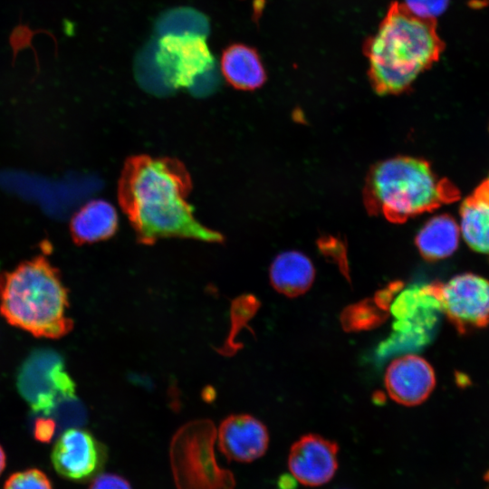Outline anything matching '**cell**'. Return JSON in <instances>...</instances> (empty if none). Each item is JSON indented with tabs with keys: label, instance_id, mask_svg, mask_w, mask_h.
I'll list each match as a JSON object with an SVG mask.
<instances>
[{
	"label": "cell",
	"instance_id": "2",
	"mask_svg": "<svg viewBox=\"0 0 489 489\" xmlns=\"http://www.w3.org/2000/svg\"><path fill=\"white\" fill-rule=\"evenodd\" d=\"M445 43L436 20L412 14L398 2L389 5L377 32L364 43L369 78L378 94H398L440 58Z\"/></svg>",
	"mask_w": 489,
	"mask_h": 489
},
{
	"label": "cell",
	"instance_id": "20",
	"mask_svg": "<svg viewBox=\"0 0 489 489\" xmlns=\"http://www.w3.org/2000/svg\"><path fill=\"white\" fill-rule=\"evenodd\" d=\"M88 489H132V487L124 477L107 473L96 475Z\"/></svg>",
	"mask_w": 489,
	"mask_h": 489
},
{
	"label": "cell",
	"instance_id": "6",
	"mask_svg": "<svg viewBox=\"0 0 489 489\" xmlns=\"http://www.w3.org/2000/svg\"><path fill=\"white\" fill-rule=\"evenodd\" d=\"M15 385L31 410L42 417L51 416L60 402L75 397L64 360L52 349L34 350L21 364Z\"/></svg>",
	"mask_w": 489,
	"mask_h": 489
},
{
	"label": "cell",
	"instance_id": "22",
	"mask_svg": "<svg viewBox=\"0 0 489 489\" xmlns=\"http://www.w3.org/2000/svg\"><path fill=\"white\" fill-rule=\"evenodd\" d=\"M5 466V454L2 446H0V475L4 471Z\"/></svg>",
	"mask_w": 489,
	"mask_h": 489
},
{
	"label": "cell",
	"instance_id": "7",
	"mask_svg": "<svg viewBox=\"0 0 489 489\" xmlns=\"http://www.w3.org/2000/svg\"><path fill=\"white\" fill-rule=\"evenodd\" d=\"M155 62L166 85L188 89L213 69L215 60L204 35L184 32L159 39Z\"/></svg>",
	"mask_w": 489,
	"mask_h": 489
},
{
	"label": "cell",
	"instance_id": "16",
	"mask_svg": "<svg viewBox=\"0 0 489 489\" xmlns=\"http://www.w3.org/2000/svg\"><path fill=\"white\" fill-rule=\"evenodd\" d=\"M270 282L280 293L296 297L312 286L315 271L311 260L298 251L278 254L270 266Z\"/></svg>",
	"mask_w": 489,
	"mask_h": 489
},
{
	"label": "cell",
	"instance_id": "17",
	"mask_svg": "<svg viewBox=\"0 0 489 489\" xmlns=\"http://www.w3.org/2000/svg\"><path fill=\"white\" fill-rule=\"evenodd\" d=\"M460 228L448 215L429 219L416 236V245L420 254L428 261L448 257L457 248Z\"/></svg>",
	"mask_w": 489,
	"mask_h": 489
},
{
	"label": "cell",
	"instance_id": "18",
	"mask_svg": "<svg viewBox=\"0 0 489 489\" xmlns=\"http://www.w3.org/2000/svg\"><path fill=\"white\" fill-rule=\"evenodd\" d=\"M3 489H53V485L43 472L30 468L10 475Z\"/></svg>",
	"mask_w": 489,
	"mask_h": 489
},
{
	"label": "cell",
	"instance_id": "8",
	"mask_svg": "<svg viewBox=\"0 0 489 489\" xmlns=\"http://www.w3.org/2000/svg\"><path fill=\"white\" fill-rule=\"evenodd\" d=\"M442 312L459 328L489 322V281L473 273L456 275L446 284L430 285Z\"/></svg>",
	"mask_w": 489,
	"mask_h": 489
},
{
	"label": "cell",
	"instance_id": "21",
	"mask_svg": "<svg viewBox=\"0 0 489 489\" xmlns=\"http://www.w3.org/2000/svg\"><path fill=\"white\" fill-rule=\"evenodd\" d=\"M56 429V423L52 418L46 417H39L35 420L34 426V438L43 443H47L53 437Z\"/></svg>",
	"mask_w": 489,
	"mask_h": 489
},
{
	"label": "cell",
	"instance_id": "9",
	"mask_svg": "<svg viewBox=\"0 0 489 489\" xmlns=\"http://www.w3.org/2000/svg\"><path fill=\"white\" fill-rule=\"evenodd\" d=\"M105 446L82 428L65 430L53 446L51 460L62 477L83 482L100 474L107 461Z\"/></svg>",
	"mask_w": 489,
	"mask_h": 489
},
{
	"label": "cell",
	"instance_id": "4",
	"mask_svg": "<svg viewBox=\"0 0 489 489\" xmlns=\"http://www.w3.org/2000/svg\"><path fill=\"white\" fill-rule=\"evenodd\" d=\"M458 198V189L439 178L427 161L406 156L372 167L363 190L369 212L393 223H403Z\"/></svg>",
	"mask_w": 489,
	"mask_h": 489
},
{
	"label": "cell",
	"instance_id": "23",
	"mask_svg": "<svg viewBox=\"0 0 489 489\" xmlns=\"http://www.w3.org/2000/svg\"><path fill=\"white\" fill-rule=\"evenodd\" d=\"M488 182H489V177L487 178Z\"/></svg>",
	"mask_w": 489,
	"mask_h": 489
},
{
	"label": "cell",
	"instance_id": "1",
	"mask_svg": "<svg viewBox=\"0 0 489 489\" xmlns=\"http://www.w3.org/2000/svg\"><path fill=\"white\" fill-rule=\"evenodd\" d=\"M191 188L190 175L178 159L137 155L125 161L118 199L140 244L168 237L224 241L220 233L195 218L187 201Z\"/></svg>",
	"mask_w": 489,
	"mask_h": 489
},
{
	"label": "cell",
	"instance_id": "13",
	"mask_svg": "<svg viewBox=\"0 0 489 489\" xmlns=\"http://www.w3.org/2000/svg\"><path fill=\"white\" fill-rule=\"evenodd\" d=\"M220 69L227 83L237 90L254 91L266 81V72L257 50L244 43H234L223 50Z\"/></svg>",
	"mask_w": 489,
	"mask_h": 489
},
{
	"label": "cell",
	"instance_id": "10",
	"mask_svg": "<svg viewBox=\"0 0 489 489\" xmlns=\"http://www.w3.org/2000/svg\"><path fill=\"white\" fill-rule=\"evenodd\" d=\"M338 445L308 434L294 442L288 455L290 474L301 484L316 487L329 483L338 469Z\"/></svg>",
	"mask_w": 489,
	"mask_h": 489
},
{
	"label": "cell",
	"instance_id": "3",
	"mask_svg": "<svg viewBox=\"0 0 489 489\" xmlns=\"http://www.w3.org/2000/svg\"><path fill=\"white\" fill-rule=\"evenodd\" d=\"M68 290L59 270L42 255L0 273V313L35 337L61 338L73 321L66 316Z\"/></svg>",
	"mask_w": 489,
	"mask_h": 489
},
{
	"label": "cell",
	"instance_id": "12",
	"mask_svg": "<svg viewBox=\"0 0 489 489\" xmlns=\"http://www.w3.org/2000/svg\"><path fill=\"white\" fill-rule=\"evenodd\" d=\"M218 446L230 460L253 462L264 455L269 445L266 427L247 414L231 415L216 431Z\"/></svg>",
	"mask_w": 489,
	"mask_h": 489
},
{
	"label": "cell",
	"instance_id": "19",
	"mask_svg": "<svg viewBox=\"0 0 489 489\" xmlns=\"http://www.w3.org/2000/svg\"><path fill=\"white\" fill-rule=\"evenodd\" d=\"M448 4L449 0H405L403 5L417 17L436 20L446 10Z\"/></svg>",
	"mask_w": 489,
	"mask_h": 489
},
{
	"label": "cell",
	"instance_id": "15",
	"mask_svg": "<svg viewBox=\"0 0 489 489\" xmlns=\"http://www.w3.org/2000/svg\"><path fill=\"white\" fill-rule=\"evenodd\" d=\"M460 232L475 252L489 254V182L484 180L460 206Z\"/></svg>",
	"mask_w": 489,
	"mask_h": 489
},
{
	"label": "cell",
	"instance_id": "14",
	"mask_svg": "<svg viewBox=\"0 0 489 489\" xmlns=\"http://www.w3.org/2000/svg\"><path fill=\"white\" fill-rule=\"evenodd\" d=\"M119 225L115 207L103 199L91 200L72 216L71 234L77 244H92L111 237Z\"/></svg>",
	"mask_w": 489,
	"mask_h": 489
},
{
	"label": "cell",
	"instance_id": "5",
	"mask_svg": "<svg viewBox=\"0 0 489 489\" xmlns=\"http://www.w3.org/2000/svg\"><path fill=\"white\" fill-rule=\"evenodd\" d=\"M216 429L208 419L190 421L173 436L170 465L177 489H235L233 474L216 458Z\"/></svg>",
	"mask_w": 489,
	"mask_h": 489
},
{
	"label": "cell",
	"instance_id": "11",
	"mask_svg": "<svg viewBox=\"0 0 489 489\" xmlns=\"http://www.w3.org/2000/svg\"><path fill=\"white\" fill-rule=\"evenodd\" d=\"M435 383L433 368L417 355L397 358L385 374V386L389 397L405 406H416L426 400Z\"/></svg>",
	"mask_w": 489,
	"mask_h": 489
}]
</instances>
